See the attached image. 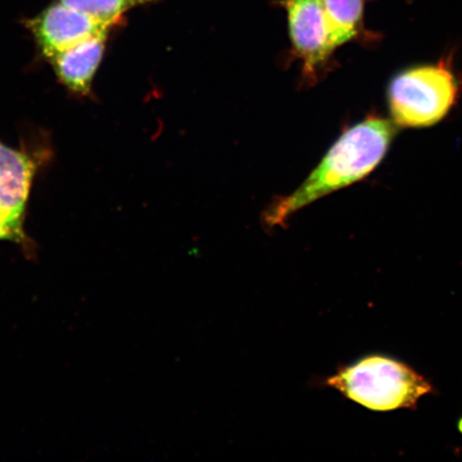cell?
Returning <instances> with one entry per match:
<instances>
[{"label":"cell","mask_w":462,"mask_h":462,"mask_svg":"<svg viewBox=\"0 0 462 462\" xmlns=\"http://www.w3.org/2000/svg\"><path fill=\"white\" fill-rule=\"evenodd\" d=\"M452 70L441 62L397 74L389 86L392 120L402 128H427L441 121L458 97Z\"/></svg>","instance_id":"obj_3"},{"label":"cell","mask_w":462,"mask_h":462,"mask_svg":"<svg viewBox=\"0 0 462 462\" xmlns=\"http://www.w3.org/2000/svg\"><path fill=\"white\" fill-rule=\"evenodd\" d=\"M348 400L373 411L414 408L431 394L432 385L406 364L372 356L340 369L327 381Z\"/></svg>","instance_id":"obj_2"},{"label":"cell","mask_w":462,"mask_h":462,"mask_svg":"<svg viewBox=\"0 0 462 462\" xmlns=\"http://www.w3.org/2000/svg\"><path fill=\"white\" fill-rule=\"evenodd\" d=\"M73 8L109 26L117 24L129 10L153 0H60Z\"/></svg>","instance_id":"obj_9"},{"label":"cell","mask_w":462,"mask_h":462,"mask_svg":"<svg viewBox=\"0 0 462 462\" xmlns=\"http://www.w3.org/2000/svg\"><path fill=\"white\" fill-rule=\"evenodd\" d=\"M108 32L84 40L49 58L57 78L73 92L88 94L99 68Z\"/></svg>","instance_id":"obj_7"},{"label":"cell","mask_w":462,"mask_h":462,"mask_svg":"<svg viewBox=\"0 0 462 462\" xmlns=\"http://www.w3.org/2000/svg\"><path fill=\"white\" fill-rule=\"evenodd\" d=\"M368 0H321L335 49L366 36L364 11Z\"/></svg>","instance_id":"obj_8"},{"label":"cell","mask_w":462,"mask_h":462,"mask_svg":"<svg viewBox=\"0 0 462 462\" xmlns=\"http://www.w3.org/2000/svg\"><path fill=\"white\" fill-rule=\"evenodd\" d=\"M282 5L294 53L302 60L306 77L316 79L337 50L321 0H282Z\"/></svg>","instance_id":"obj_4"},{"label":"cell","mask_w":462,"mask_h":462,"mask_svg":"<svg viewBox=\"0 0 462 462\" xmlns=\"http://www.w3.org/2000/svg\"><path fill=\"white\" fill-rule=\"evenodd\" d=\"M36 170L31 155L0 142V219L16 244L26 242L23 224Z\"/></svg>","instance_id":"obj_5"},{"label":"cell","mask_w":462,"mask_h":462,"mask_svg":"<svg viewBox=\"0 0 462 462\" xmlns=\"http://www.w3.org/2000/svg\"><path fill=\"white\" fill-rule=\"evenodd\" d=\"M397 129L393 120L369 116L346 130L301 186L268 208L265 225L282 226L311 202L371 175L388 152Z\"/></svg>","instance_id":"obj_1"},{"label":"cell","mask_w":462,"mask_h":462,"mask_svg":"<svg viewBox=\"0 0 462 462\" xmlns=\"http://www.w3.org/2000/svg\"><path fill=\"white\" fill-rule=\"evenodd\" d=\"M28 27L49 60L86 39L108 32L112 26L60 2L29 21Z\"/></svg>","instance_id":"obj_6"},{"label":"cell","mask_w":462,"mask_h":462,"mask_svg":"<svg viewBox=\"0 0 462 462\" xmlns=\"http://www.w3.org/2000/svg\"><path fill=\"white\" fill-rule=\"evenodd\" d=\"M3 240L14 241L13 236H11L7 228L5 227L2 219H0V241Z\"/></svg>","instance_id":"obj_10"}]
</instances>
